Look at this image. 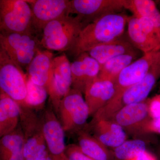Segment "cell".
Instances as JSON below:
<instances>
[{"mask_svg": "<svg viewBox=\"0 0 160 160\" xmlns=\"http://www.w3.org/2000/svg\"><path fill=\"white\" fill-rule=\"evenodd\" d=\"M129 0H71L69 14L82 18L86 25L106 15L128 9Z\"/></svg>", "mask_w": 160, "mask_h": 160, "instance_id": "9", "label": "cell"}, {"mask_svg": "<svg viewBox=\"0 0 160 160\" xmlns=\"http://www.w3.org/2000/svg\"><path fill=\"white\" fill-rule=\"evenodd\" d=\"M155 2L156 3L158 8L160 11V1H155Z\"/></svg>", "mask_w": 160, "mask_h": 160, "instance_id": "34", "label": "cell"}, {"mask_svg": "<svg viewBox=\"0 0 160 160\" xmlns=\"http://www.w3.org/2000/svg\"><path fill=\"white\" fill-rule=\"evenodd\" d=\"M129 160H157V158L151 152L146 151L141 152L135 157Z\"/></svg>", "mask_w": 160, "mask_h": 160, "instance_id": "31", "label": "cell"}, {"mask_svg": "<svg viewBox=\"0 0 160 160\" xmlns=\"http://www.w3.org/2000/svg\"><path fill=\"white\" fill-rule=\"evenodd\" d=\"M122 36L96 46L87 52L101 66L109 60L118 56L140 51L131 44L128 38H123Z\"/></svg>", "mask_w": 160, "mask_h": 160, "instance_id": "18", "label": "cell"}, {"mask_svg": "<svg viewBox=\"0 0 160 160\" xmlns=\"http://www.w3.org/2000/svg\"><path fill=\"white\" fill-rule=\"evenodd\" d=\"M19 106L6 93L0 95V137L16 130L21 119Z\"/></svg>", "mask_w": 160, "mask_h": 160, "instance_id": "20", "label": "cell"}, {"mask_svg": "<svg viewBox=\"0 0 160 160\" xmlns=\"http://www.w3.org/2000/svg\"><path fill=\"white\" fill-rule=\"evenodd\" d=\"M128 10L134 16L147 18L154 26L160 40V11L152 0H129Z\"/></svg>", "mask_w": 160, "mask_h": 160, "instance_id": "23", "label": "cell"}, {"mask_svg": "<svg viewBox=\"0 0 160 160\" xmlns=\"http://www.w3.org/2000/svg\"><path fill=\"white\" fill-rule=\"evenodd\" d=\"M42 130L52 160H69L66 154L65 132L53 111H46Z\"/></svg>", "mask_w": 160, "mask_h": 160, "instance_id": "13", "label": "cell"}, {"mask_svg": "<svg viewBox=\"0 0 160 160\" xmlns=\"http://www.w3.org/2000/svg\"><path fill=\"white\" fill-rule=\"evenodd\" d=\"M158 153L159 156L160 158V145L159 146L158 149Z\"/></svg>", "mask_w": 160, "mask_h": 160, "instance_id": "35", "label": "cell"}, {"mask_svg": "<svg viewBox=\"0 0 160 160\" xmlns=\"http://www.w3.org/2000/svg\"><path fill=\"white\" fill-rule=\"evenodd\" d=\"M146 131L148 134L151 132L160 134V117L152 118L147 125Z\"/></svg>", "mask_w": 160, "mask_h": 160, "instance_id": "30", "label": "cell"}, {"mask_svg": "<svg viewBox=\"0 0 160 160\" xmlns=\"http://www.w3.org/2000/svg\"><path fill=\"white\" fill-rule=\"evenodd\" d=\"M32 13L28 1L0 0V29L4 33L33 32Z\"/></svg>", "mask_w": 160, "mask_h": 160, "instance_id": "5", "label": "cell"}, {"mask_svg": "<svg viewBox=\"0 0 160 160\" xmlns=\"http://www.w3.org/2000/svg\"><path fill=\"white\" fill-rule=\"evenodd\" d=\"M23 134L16 129L1 137L0 141V158L4 159L9 155L23 150L25 144Z\"/></svg>", "mask_w": 160, "mask_h": 160, "instance_id": "26", "label": "cell"}, {"mask_svg": "<svg viewBox=\"0 0 160 160\" xmlns=\"http://www.w3.org/2000/svg\"><path fill=\"white\" fill-rule=\"evenodd\" d=\"M89 128L92 135L107 148L114 149L127 140L125 130L111 120L93 118Z\"/></svg>", "mask_w": 160, "mask_h": 160, "instance_id": "16", "label": "cell"}, {"mask_svg": "<svg viewBox=\"0 0 160 160\" xmlns=\"http://www.w3.org/2000/svg\"><path fill=\"white\" fill-rule=\"evenodd\" d=\"M139 52L118 56L101 66L97 79L114 80L123 69L136 61Z\"/></svg>", "mask_w": 160, "mask_h": 160, "instance_id": "22", "label": "cell"}, {"mask_svg": "<svg viewBox=\"0 0 160 160\" xmlns=\"http://www.w3.org/2000/svg\"><path fill=\"white\" fill-rule=\"evenodd\" d=\"M48 96V92L45 87L34 84L28 77L26 102L28 108H41Z\"/></svg>", "mask_w": 160, "mask_h": 160, "instance_id": "27", "label": "cell"}, {"mask_svg": "<svg viewBox=\"0 0 160 160\" xmlns=\"http://www.w3.org/2000/svg\"><path fill=\"white\" fill-rule=\"evenodd\" d=\"M149 99L141 102L123 107L112 115L113 121L134 138H145L148 134L146 129L152 118L149 112Z\"/></svg>", "mask_w": 160, "mask_h": 160, "instance_id": "8", "label": "cell"}, {"mask_svg": "<svg viewBox=\"0 0 160 160\" xmlns=\"http://www.w3.org/2000/svg\"><path fill=\"white\" fill-rule=\"evenodd\" d=\"M127 25L128 39L137 49L144 54L160 50V40L154 30L142 25L133 15Z\"/></svg>", "mask_w": 160, "mask_h": 160, "instance_id": "15", "label": "cell"}, {"mask_svg": "<svg viewBox=\"0 0 160 160\" xmlns=\"http://www.w3.org/2000/svg\"><path fill=\"white\" fill-rule=\"evenodd\" d=\"M160 79V54L142 79L126 89L118 100L107 103L95 113V117L101 119L110 120L124 106L145 101Z\"/></svg>", "mask_w": 160, "mask_h": 160, "instance_id": "3", "label": "cell"}, {"mask_svg": "<svg viewBox=\"0 0 160 160\" xmlns=\"http://www.w3.org/2000/svg\"><path fill=\"white\" fill-rule=\"evenodd\" d=\"M2 160H25L23 155V150L12 153L8 157Z\"/></svg>", "mask_w": 160, "mask_h": 160, "instance_id": "32", "label": "cell"}, {"mask_svg": "<svg viewBox=\"0 0 160 160\" xmlns=\"http://www.w3.org/2000/svg\"><path fill=\"white\" fill-rule=\"evenodd\" d=\"M32 13V26L35 30H42L47 24L66 15H69L70 1H29Z\"/></svg>", "mask_w": 160, "mask_h": 160, "instance_id": "12", "label": "cell"}, {"mask_svg": "<svg viewBox=\"0 0 160 160\" xmlns=\"http://www.w3.org/2000/svg\"><path fill=\"white\" fill-rule=\"evenodd\" d=\"M82 93L71 89L60 102L58 112L65 132L80 131L84 128L90 115Z\"/></svg>", "mask_w": 160, "mask_h": 160, "instance_id": "7", "label": "cell"}, {"mask_svg": "<svg viewBox=\"0 0 160 160\" xmlns=\"http://www.w3.org/2000/svg\"><path fill=\"white\" fill-rule=\"evenodd\" d=\"M129 16L122 12L106 15L86 25L69 51L75 57L122 36Z\"/></svg>", "mask_w": 160, "mask_h": 160, "instance_id": "1", "label": "cell"}, {"mask_svg": "<svg viewBox=\"0 0 160 160\" xmlns=\"http://www.w3.org/2000/svg\"><path fill=\"white\" fill-rule=\"evenodd\" d=\"M25 160H42L48 154L47 145L42 132H38L25 142L23 148Z\"/></svg>", "mask_w": 160, "mask_h": 160, "instance_id": "25", "label": "cell"}, {"mask_svg": "<svg viewBox=\"0 0 160 160\" xmlns=\"http://www.w3.org/2000/svg\"><path fill=\"white\" fill-rule=\"evenodd\" d=\"M78 133V146L85 154L95 160H112L110 150L86 129Z\"/></svg>", "mask_w": 160, "mask_h": 160, "instance_id": "21", "label": "cell"}, {"mask_svg": "<svg viewBox=\"0 0 160 160\" xmlns=\"http://www.w3.org/2000/svg\"><path fill=\"white\" fill-rule=\"evenodd\" d=\"M115 91L114 80L97 79L91 84L84 93L90 116L106 106L113 98Z\"/></svg>", "mask_w": 160, "mask_h": 160, "instance_id": "17", "label": "cell"}, {"mask_svg": "<svg viewBox=\"0 0 160 160\" xmlns=\"http://www.w3.org/2000/svg\"><path fill=\"white\" fill-rule=\"evenodd\" d=\"M71 63L65 54L53 58L52 62L48 95L58 112L60 102L72 89Z\"/></svg>", "mask_w": 160, "mask_h": 160, "instance_id": "10", "label": "cell"}, {"mask_svg": "<svg viewBox=\"0 0 160 160\" xmlns=\"http://www.w3.org/2000/svg\"><path fill=\"white\" fill-rule=\"evenodd\" d=\"M101 66L88 52H84L71 63L72 89L85 93L86 89L98 79Z\"/></svg>", "mask_w": 160, "mask_h": 160, "instance_id": "14", "label": "cell"}, {"mask_svg": "<svg viewBox=\"0 0 160 160\" xmlns=\"http://www.w3.org/2000/svg\"><path fill=\"white\" fill-rule=\"evenodd\" d=\"M149 106L151 118L160 117V96L149 99Z\"/></svg>", "mask_w": 160, "mask_h": 160, "instance_id": "29", "label": "cell"}, {"mask_svg": "<svg viewBox=\"0 0 160 160\" xmlns=\"http://www.w3.org/2000/svg\"><path fill=\"white\" fill-rule=\"evenodd\" d=\"M66 154L69 160H95L85 154L75 144L66 146Z\"/></svg>", "mask_w": 160, "mask_h": 160, "instance_id": "28", "label": "cell"}, {"mask_svg": "<svg viewBox=\"0 0 160 160\" xmlns=\"http://www.w3.org/2000/svg\"><path fill=\"white\" fill-rule=\"evenodd\" d=\"M147 142L145 138H137L125 141L110 150L112 160H129L146 151Z\"/></svg>", "mask_w": 160, "mask_h": 160, "instance_id": "24", "label": "cell"}, {"mask_svg": "<svg viewBox=\"0 0 160 160\" xmlns=\"http://www.w3.org/2000/svg\"><path fill=\"white\" fill-rule=\"evenodd\" d=\"M28 75L22 67L11 60L2 49H0V87L1 92L6 93L19 106L21 114L23 109H29L26 104Z\"/></svg>", "mask_w": 160, "mask_h": 160, "instance_id": "4", "label": "cell"}, {"mask_svg": "<svg viewBox=\"0 0 160 160\" xmlns=\"http://www.w3.org/2000/svg\"><path fill=\"white\" fill-rule=\"evenodd\" d=\"M40 44L32 33H4L0 34L1 49L20 67L29 66L39 49Z\"/></svg>", "mask_w": 160, "mask_h": 160, "instance_id": "6", "label": "cell"}, {"mask_svg": "<svg viewBox=\"0 0 160 160\" xmlns=\"http://www.w3.org/2000/svg\"><path fill=\"white\" fill-rule=\"evenodd\" d=\"M86 26L80 17L66 15L47 24L42 29L40 45L48 50H69Z\"/></svg>", "mask_w": 160, "mask_h": 160, "instance_id": "2", "label": "cell"}, {"mask_svg": "<svg viewBox=\"0 0 160 160\" xmlns=\"http://www.w3.org/2000/svg\"><path fill=\"white\" fill-rule=\"evenodd\" d=\"M160 54V50L144 54L123 69L115 79V93L109 102L118 100L126 89L142 79Z\"/></svg>", "mask_w": 160, "mask_h": 160, "instance_id": "11", "label": "cell"}, {"mask_svg": "<svg viewBox=\"0 0 160 160\" xmlns=\"http://www.w3.org/2000/svg\"><path fill=\"white\" fill-rule=\"evenodd\" d=\"M42 160H52L51 158L50 157L49 155V153L46 155V156L45 157L43 158L42 159Z\"/></svg>", "mask_w": 160, "mask_h": 160, "instance_id": "33", "label": "cell"}, {"mask_svg": "<svg viewBox=\"0 0 160 160\" xmlns=\"http://www.w3.org/2000/svg\"><path fill=\"white\" fill-rule=\"evenodd\" d=\"M52 52L39 50L28 66V77L34 84L48 90L50 68L53 58Z\"/></svg>", "mask_w": 160, "mask_h": 160, "instance_id": "19", "label": "cell"}]
</instances>
